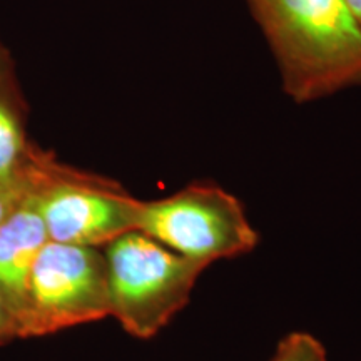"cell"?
I'll return each instance as SVG.
<instances>
[{
	"label": "cell",
	"mask_w": 361,
	"mask_h": 361,
	"mask_svg": "<svg viewBox=\"0 0 361 361\" xmlns=\"http://www.w3.org/2000/svg\"><path fill=\"white\" fill-rule=\"evenodd\" d=\"M278 62L284 92L310 102L361 85V27L345 0H245Z\"/></svg>",
	"instance_id": "1"
},
{
	"label": "cell",
	"mask_w": 361,
	"mask_h": 361,
	"mask_svg": "<svg viewBox=\"0 0 361 361\" xmlns=\"http://www.w3.org/2000/svg\"><path fill=\"white\" fill-rule=\"evenodd\" d=\"M109 281V316L137 340H151L191 300L207 266L129 231L104 251Z\"/></svg>",
	"instance_id": "2"
},
{
	"label": "cell",
	"mask_w": 361,
	"mask_h": 361,
	"mask_svg": "<svg viewBox=\"0 0 361 361\" xmlns=\"http://www.w3.org/2000/svg\"><path fill=\"white\" fill-rule=\"evenodd\" d=\"M135 231L204 266L247 255L259 245V234L238 197L209 183L141 201Z\"/></svg>",
	"instance_id": "3"
},
{
	"label": "cell",
	"mask_w": 361,
	"mask_h": 361,
	"mask_svg": "<svg viewBox=\"0 0 361 361\" xmlns=\"http://www.w3.org/2000/svg\"><path fill=\"white\" fill-rule=\"evenodd\" d=\"M109 316L107 263L99 247L47 241L32 266L19 338L47 336Z\"/></svg>",
	"instance_id": "4"
},
{
	"label": "cell",
	"mask_w": 361,
	"mask_h": 361,
	"mask_svg": "<svg viewBox=\"0 0 361 361\" xmlns=\"http://www.w3.org/2000/svg\"><path fill=\"white\" fill-rule=\"evenodd\" d=\"M141 200L119 183L59 162L40 189V211L49 241L106 247L137 229Z\"/></svg>",
	"instance_id": "5"
},
{
	"label": "cell",
	"mask_w": 361,
	"mask_h": 361,
	"mask_svg": "<svg viewBox=\"0 0 361 361\" xmlns=\"http://www.w3.org/2000/svg\"><path fill=\"white\" fill-rule=\"evenodd\" d=\"M51 173L22 200L13 213L0 224V295L20 324L25 308L27 286L32 266L40 250L49 241L47 229L40 211V189L51 178Z\"/></svg>",
	"instance_id": "6"
},
{
	"label": "cell",
	"mask_w": 361,
	"mask_h": 361,
	"mask_svg": "<svg viewBox=\"0 0 361 361\" xmlns=\"http://www.w3.org/2000/svg\"><path fill=\"white\" fill-rule=\"evenodd\" d=\"M29 107L13 57L0 40V179H16L35 147L27 135Z\"/></svg>",
	"instance_id": "7"
},
{
	"label": "cell",
	"mask_w": 361,
	"mask_h": 361,
	"mask_svg": "<svg viewBox=\"0 0 361 361\" xmlns=\"http://www.w3.org/2000/svg\"><path fill=\"white\" fill-rule=\"evenodd\" d=\"M56 161L52 154L35 147L29 164L16 179H0V224L13 213L27 194L51 173Z\"/></svg>",
	"instance_id": "8"
},
{
	"label": "cell",
	"mask_w": 361,
	"mask_h": 361,
	"mask_svg": "<svg viewBox=\"0 0 361 361\" xmlns=\"http://www.w3.org/2000/svg\"><path fill=\"white\" fill-rule=\"evenodd\" d=\"M268 361H329L324 345L314 335L293 331L283 336Z\"/></svg>",
	"instance_id": "9"
},
{
	"label": "cell",
	"mask_w": 361,
	"mask_h": 361,
	"mask_svg": "<svg viewBox=\"0 0 361 361\" xmlns=\"http://www.w3.org/2000/svg\"><path fill=\"white\" fill-rule=\"evenodd\" d=\"M16 338H19V324L12 310L8 308L7 301L0 295V346Z\"/></svg>",
	"instance_id": "10"
},
{
	"label": "cell",
	"mask_w": 361,
	"mask_h": 361,
	"mask_svg": "<svg viewBox=\"0 0 361 361\" xmlns=\"http://www.w3.org/2000/svg\"><path fill=\"white\" fill-rule=\"evenodd\" d=\"M346 6H348L350 12L353 13L355 20L358 22V25L361 27V0H345Z\"/></svg>",
	"instance_id": "11"
}]
</instances>
